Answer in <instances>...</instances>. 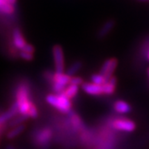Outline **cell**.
<instances>
[{"label":"cell","instance_id":"obj_1","mask_svg":"<svg viewBox=\"0 0 149 149\" xmlns=\"http://www.w3.org/2000/svg\"><path fill=\"white\" fill-rule=\"evenodd\" d=\"M31 91L27 83H21L16 91V101L18 104L19 113L27 115L28 110L32 104L31 100ZM28 116V115H27Z\"/></svg>","mask_w":149,"mask_h":149},{"label":"cell","instance_id":"obj_2","mask_svg":"<svg viewBox=\"0 0 149 149\" xmlns=\"http://www.w3.org/2000/svg\"><path fill=\"white\" fill-rule=\"evenodd\" d=\"M46 100L50 105L56 108L59 111L65 113H68L71 111V108H72L71 101L62 92L59 94L48 95L46 98Z\"/></svg>","mask_w":149,"mask_h":149},{"label":"cell","instance_id":"obj_3","mask_svg":"<svg viewBox=\"0 0 149 149\" xmlns=\"http://www.w3.org/2000/svg\"><path fill=\"white\" fill-rule=\"evenodd\" d=\"M52 56L56 72H64L65 59L63 49L60 45H55L52 48Z\"/></svg>","mask_w":149,"mask_h":149},{"label":"cell","instance_id":"obj_4","mask_svg":"<svg viewBox=\"0 0 149 149\" xmlns=\"http://www.w3.org/2000/svg\"><path fill=\"white\" fill-rule=\"evenodd\" d=\"M112 126H113V128L117 129V130L128 132V133L133 132L136 128L135 123L132 120L126 119V118H117V119L113 120L112 122Z\"/></svg>","mask_w":149,"mask_h":149},{"label":"cell","instance_id":"obj_5","mask_svg":"<svg viewBox=\"0 0 149 149\" xmlns=\"http://www.w3.org/2000/svg\"><path fill=\"white\" fill-rule=\"evenodd\" d=\"M118 64V62L117 59H108L104 62V64L101 66V69L100 70V73L103 74L107 80H109L113 76L114 70L117 68Z\"/></svg>","mask_w":149,"mask_h":149},{"label":"cell","instance_id":"obj_6","mask_svg":"<svg viewBox=\"0 0 149 149\" xmlns=\"http://www.w3.org/2000/svg\"><path fill=\"white\" fill-rule=\"evenodd\" d=\"M81 88L84 92L88 95L95 96H100L104 95L103 92V86L100 85H96L93 82H84L81 85Z\"/></svg>","mask_w":149,"mask_h":149},{"label":"cell","instance_id":"obj_7","mask_svg":"<svg viewBox=\"0 0 149 149\" xmlns=\"http://www.w3.org/2000/svg\"><path fill=\"white\" fill-rule=\"evenodd\" d=\"M19 108L17 101L13 102V104L11 105L8 111L3 112V113L0 114V124H3L8 120H11L13 118L19 114Z\"/></svg>","mask_w":149,"mask_h":149},{"label":"cell","instance_id":"obj_8","mask_svg":"<svg viewBox=\"0 0 149 149\" xmlns=\"http://www.w3.org/2000/svg\"><path fill=\"white\" fill-rule=\"evenodd\" d=\"M115 26V21L113 19H109L107 20L101 27L100 28V30L97 32L96 37L98 39H103L105 37H107L111 31L113 29V27Z\"/></svg>","mask_w":149,"mask_h":149},{"label":"cell","instance_id":"obj_9","mask_svg":"<svg viewBox=\"0 0 149 149\" xmlns=\"http://www.w3.org/2000/svg\"><path fill=\"white\" fill-rule=\"evenodd\" d=\"M13 41L14 47L21 51L27 44V42L25 41L24 37L22 33L21 30L18 28H15L13 32Z\"/></svg>","mask_w":149,"mask_h":149},{"label":"cell","instance_id":"obj_10","mask_svg":"<svg viewBox=\"0 0 149 149\" xmlns=\"http://www.w3.org/2000/svg\"><path fill=\"white\" fill-rule=\"evenodd\" d=\"M117 83V78L113 75L110 79L108 80V81H107L104 85H102L103 86L104 95H113L115 92Z\"/></svg>","mask_w":149,"mask_h":149},{"label":"cell","instance_id":"obj_11","mask_svg":"<svg viewBox=\"0 0 149 149\" xmlns=\"http://www.w3.org/2000/svg\"><path fill=\"white\" fill-rule=\"evenodd\" d=\"M113 109L117 113H122V114L128 113L132 110V108L130 106V104L127 102L123 101V100H117V101L114 102Z\"/></svg>","mask_w":149,"mask_h":149},{"label":"cell","instance_id":"obj_12","mask_svg":"<svg viewBox=\"0 0 149 149\" xmlns=\"http://www.w3.org/2000/svg\"><path fill=\"white\" fill-rule=\"evenodd\" d=\"M51 135H52V132L50 129L46 128L42 131H41L37 134V138H36L37 143L40 144L42 147H45L49 143V140L51 139Z\"/></svg>","mask_w":149,"mask_h":149},{"label":"cell","instance_id":"obj_13","mask_svg":"<svg viewBox=\"0 0 149 149\" xmlns=\"http://www.w3.org/2000/svg\"><path fill=\"white\" fill-rule=\"evenodd\" d=\"M70 79L71 76L69 75L67 73H64V72H55L54 73V78H53V83L56 82L61 85H69L70 82Z\"/></svg>","mask_w":149,"mask_h":149},{"label":"cell","instance_id":"obj_14","mask_svg":"<svg viewBox=\"0 0 149 149\" xmlns=\"http://www.w3.org/2000/svg\"><path fill=\"white\" fill-rule=\"evenodd\" d=\"M78 92H79V86L78 85L69 84V85L66 86V88L65 89L62 93L67 98H69L70 100H72L73 98L77 95Z\"/></svg>","mask_w":149,"mask_h":149},{"label":"cell","instance_id":"obj_15","mask_svg":"<svg viewBox=\"0 0 149 149\" xmlns=\"http://www.w3.org/2000/svg\"><path fill=\"white\" fill-rule=\"evenodd\" d=\"M25 128H26V126L24 124H20L18 126L12 128L10 131L7 133V139H10V140L15 139L25 130Z\"/></svg>","mask_w":149,"mask_h":149},{"label":"cell","instance_id":"obj_16","mask_svg":"<svg viewBox=\"0 0 149 149\" xmlns=\"http://www.w3.org/2000/svg\"><path fill=\"white\" fill-rule=\"evenodd\" d=\"M14 6L8 3V0H0V12L4 14H12L14 13Z\"/></svg>","mask_w":149,"mask_h":149},{"label":"cell","instance_id":"obj_17","mask_svg":"<svg viewBox=\"0 0 149 149\" xmlns=\"http://www.w3.org/2000/svg\"><path fill=\"white\" fill-rule=\"evenodd\" d=\"M28 116L26 115V114H22V113H19V115L17 114V116H15L14 118H13L10 120V122L8 123V127L10 128H13V127H16V126H18L20 124H22L25 121H27V118H28Z\"/></svg>","mask_w":149,"mask_h":149},{"label":"cell","instance_id":"obj_18","mask_svg":"<svg viewBox=\"0 0 149 149\" xmlns=\"http://www.w3.org/2000/svg\"><path fill=\"white\" fill-rule=\"evenodd\" d=\"M82 67H83V61H81L80 60L75 61L74 62H73L70 65V67L66 70V73L70 76H74L77 72L80 71Z\"/></svg>","mask_w":149,"mask_h":149},{"label":"cell","instance_id":"obj_19","mask_svg":"<svg viewBox=\"0 0 149 149\" xmlns=\"http://www.w3.org/2000/svg\"><path fill=\"white\" fill-rule=\"evenodd\" d=\"M91 82L95 83L96 85H104L106 83L108 80L103 75L100 73H98V74H93L91 75Z\"/></svg>","mask_w":149,"mask_h":149},{"label":"cell","instance_id":"obj_20","mask_svg":"<svg viewBox=\"0 0 149 149\" xmlns=\"http://www.w3.org/2000/svg\"><path fill=\"white\" fill-rule=\"evenodd\" d=\"M27 115H28V117L32 118H37L38 117V110H37L36 105L33 103L31 104Z\"/></svg>","mask_w":149,"mask_h":149},{"label":"cell","instance_id":"obj_21","mask_svg":"<svg viewBox=\"0 0 149 149\" xmlns=\"http://www.w3.org/2000/svg\"><path fill=\"white\" fill-rule=\"evenodd\" d=\"M43 77L45 78V80H47V82L49 83L52 85L53 84V78H54V73L51 70H46L43 72Z\"/></svg>","mask_w":149,"mask_h":149},{"label":"cell","instance_id":"obj_22","mask_svg":"<svg viewBox=\"0 0 149 149\" xmlns=\"http://www.w3.org/2000/svg\"><path fill=\"white\" fill-rule=\"evenodd\" d=\"M19 56L22 59L27 61H31L33 60L34 56H33V53H30V52H24V51H20V53H19Z\"/></svg>","mask_w":149,"mask_h":149},{"label":"cell","instance_id":"obj_23","mask_svg":"<svg viewBox=\"0 0 149 149\" xmlns=\"http://www.w3.org/2000/svg\"><path fill=\"white\" fill-rule=\"evenodd\" d=\"M84 83V80L82 78L78 77V76H71V79H70V84H72V85H75L80 86V85H83Z\"/></svg>","mask_w":149,"mask_h":149},{"label":"cell","instance_id":"obj_24","mask_svg":"<svg viewBox=\"0 0 149 149\" xmlns=\"http://www.w3.org/2000/svg\"><path fill=\"white\" fill-rule=\"evenodd\" d=\"M21 51H24V52H30V53H34L35 52V48L33 46H32L31 44H28L27 43L26 46L22 49Z\"/></svg>","mask_w":149,"mask_h":149},{"label":"cell","instance_id":"obj_25","mask_svg":"<svg viewBox=\"0 0 149 149\" xmlns=\"http://www.w3.org/2000/svg\"><path fill=\"white\" fill-rule=\"evenodd\" d=\"M8 3H11L12 5H13V6L15 5L17 3V0H8Z\"/></svg>","mask_w":149,"mask_h":149},{"label":"cell","instance_id":"obj_26","mask_svg":"<svg viewBox=\"0 0 149 149\" xmlns=\"http://www.w3.org/2000/svg\"><path fill=\"white\" fill-rule=\"evenodd\" d=\"M6 149H16L13 146H12V145H8L7 146V148H6Z\"/></svg>","mask_w":149,"mask_h":149},{"label":"cell","instance_id":"obj_27","mask_svg":"<svg viewBox=\"0 0 149 149\" xmlns=\"http://www.w3.org/2000/svg\"><path fill=\"white\" fill-rule=\"evenodd\" d=\"M148 77H149V68L148 69Z\"/></svg>","mask_w":149,"mask_h":149},{"label":"cell","instance_id":"obj_28","mask_svg":"<svg viewBox=\"0 0 149 149\" xmlns=\"http://www.w3.org/2000/svg\"><path fill=\"white\" fill-rule=\"evenodd\" d=\"M144 2H149V0H144Z\"/></svg>","mask_w":149,"mask_h":149},{"label":"cell","instance_id":"obj_29","mask_svg":"<svg viewBox=\"0 0 149 149\" xmlns=\"http://www.w3.org/2000/svg\"><path fill=\"white\" fill-rule=\"evenodd\" d=\"M139 1H141V2H144V0H139Z\"/></svg>","mask_w":149,"mask_h":149}]
</instances>
